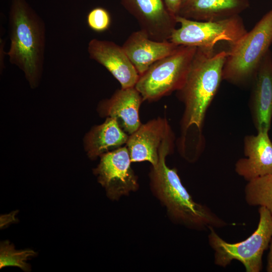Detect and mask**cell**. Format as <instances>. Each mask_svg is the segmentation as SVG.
Instances as JSON below:
<instances>
[{"mask_svg":"<svg viewBox=\"0 0 272 272\" xmlns=\"http://www.w3.org/2000/svg\"><path fill=\"white\" fill-rule=\"evenodd\" d=\"M173 141L172 135L164 142L158 163L152 167L150 178L153 191L176 223L199 231L228 226L209 207L195 202L183 185L176 169L167 166L166 157L172 152Z\"/></svg>","mask_w":272,"mask_h":272,"instance_id":"6da1fadb","label":"cell"},{"mask_svg":"<svg viewBox=\"0 0 272 272\" xmlns=\"http://www.w3.org/2000/svg\"><path fill=\"white\" fill-rule=\"evenodd\" d=\"M228 51L210 52L197 47L185 81L177 91L184 104L181 129L185 134L191 126L200 131L206 113L223 80Z\"/></svg>","mask_w":272,"mask_h":272,"instance_id":"7a4b0ae2","label":"cell"},{"mask_svg":"<svg viewBox=\"0 0 272 272\" xmlns=\"http://www.w3.org/2000/svg\"><path fill=\"white\" fill-rule=\"evenodd\" d=\"M11 63L22 70L32 86L37 84L43 69L45 27L41 18L26 0H12L9 15Z\"/></svg>","mask_w":272,"mask_h":272,"instance_id":"3957f363","label":"cell"},{"mask_svg":"<svg viewBox=\"0 0 272 272\" xmlns=\"http://www.w3.org/2000/svg\"><path fill=\"white\" fill-rule=\"evenodd\" d=\"M272 43V9L249 31L229 46L223 80L238 86L251 84Z\"/></svg>","mask_w":272,"mask_h":272,"instance_id":"277c9868","label":"cell"},{"mask_svg":"<svg viewBox=\"0 0 272 272\" xmlns=\"http://www.w3.org/2000/svg\"><path fill=\"white\" fill-rule=\"evenodd\" d=\"M259 222L255 231L247 239L231 243L223 240L211 228L209 245L214 252V263L226 267L234 260L240 262L246 272H259L262 268V255L272 238V215L264 207L258 209Z\"/></svg>","mask_w":272,"mask_h":272,"instance_id":"5b68a950","label":"cell"},{"mask_svg":"<svg viewBox=\"0 0 272 272\" xmlns=\"http://www.w3.org/2000/svg\"><path fill=\"white\" fill-rule=\"evenodd\" d=\"M196 47L179 45L140 75L134 87L144 101H155L177 91L185 81Z\"/></svg>","mask_w":272,"mask_h":272,"instance_id":"8992f818","label":"cell"},{"mask_svg":"<svg viewBox=\"0 0 272 272\" xmlns=\"http://www.w3.org/2000/svg\"><path fill=\"white\" fill-rule=\"evenodd\" d=\"M180 27L173 31L169 41L177 45L194 46L214 52L216 45L226 42L229 46L247 32L242 18L236 15L216 20L200 21L176 16Z\"/></svg>","mask_w":272,"mask_h":272,"instance_id":"52a82bcc","label":"cell"},{"mask_svg":"<svg viewBox=\"0 0 272 272\" xmlns=\"http://www.w3.org/2000/svg\"><path fill=\"white\" fill-rule=\"evenodd\" d=\"M131 162L126 146L101 156L94 173L110 199H118L138 189V178L130 167Z\"/></svg>","mask_w":272,"mask_h":272,"instance_id":"ba28073f","label":"cell"},{"mask_svg":"<svg viewBox=\"0 0 272 272\" xmlns=\"http://www.w3.org/2000/svg\"><path fill=\"white\" fill-rule=\"evenodd\" d=\"M123 6L137 20L141 30L152 39L170 40L177 24L163 0H121Z\"/></svg>","mask_w":272,"mask_h":272,"instance_id":"9c48e42d","label":"cell"},{"mask_svg":"<svg viewBox=\"0 0 272 272\" xmlns=\"http://www.w3.org/2000/svg\"><path fill=\"white\" fill-rule=\"evenodd\" d=\"M173 132L166 118L158 117L145 123L129 135L126 143L131 162L148 161L156 166L164 142Z\"/></svg>","mask_w":272,"mask_h":272,"instance_id":"30bf717a","label":"cell"},{"mask_svg":"<svg viewBox=\"0 0 272 272\" xmlns=\"http://www.w3.org/2000/svg\"><path fill=\"white\" fill-rule=\"evenodd\" d=\"M251 84L250 107L253 124L257 132L269 131L272 121V53L269 49Z\"/></svg>","mask_w":272,"mask_h":272,"instance_id":"8fae6325","label":"cell"},{"mask_svg":"<svg viewBox=\"0 0 272 272\" xmlns=\"http://www.w3.org/2000/svg\"><path fill=\"white\" fill-rule=\"evenodd\" d=\"M88 52L90 58L105 67L120 83L121 88L134 87L140 75L122 46L94 38L88 44Z\"/></svg>","mask_w":272,"mask_h":272,"instance_id":"7c38bea8","label":"cell"},{"mask_svg":"<svg viewBox=\"0 0 272 272\" xmlns=\"http://www.w3.org/2000/svg\"><path fill=\"white\" fill-rule=\"evenodd\" d=\"M245 158L235 164L237 174L249 181L272 172V142L268 131H258L244 140Z\"/></svg>","mask_w":272,"mask_h":272,"instance_id":"4fadbf2b","label":"cell"},{"mask_svg":"<svg viewBox=\"0 0 272 272\" xmlns=\"http://www.w3.org/2000/svg\"><path fill=\"white\" fill-rule=\"evenodd\" d=\"M144 101L135 87L116 90L109 99L102 101L100 112L115 119L122 130L129 135L135 131L142 123L139 109Z\"/></svg>","mask_w":272,"mask_h":272,"instance_id":"5bb4252c","label":"cell"},{"mask_svg":"<svg viewBox=\"0 0 272 272\" xmlns=\"http://www.w3.org/2000/svg\"><path fill=\"white\" fill-rule=\"evenodd\" d=\"M139 75L158 60L173 53L178 45L171 41H158L143 31L132 32L122 46Z\"/></svg>","mask_w":272,"mask_h":272,"instance_id":"9a60e30c","label":"cell"},{"mask_svg":"<svg viewBox=\"0 0 272 272\" xmlns=\"http://www.w3.org/2000/svg\"><path fill=\"white\" fill-rule=\"evenodd\" d=\"M249 0H183L177 16L195 21H216L239 15Z\"/></svg>","mask_w":272,"mask_h":272,"instance_id":"2e32d148","label":"cell"},{"mask_svg":"<svg viewBox=\"0 0 272 272\" xmlns=\"http://www.w3.org/2000/svg\"><path fill=\"white\" fill-rule=\"evenodd\" d=\"M128 137L115 119L107 117L104 122L95 126L88 134L86 140L88 154L91 158L101 156L111 149L126 144Z\"/></svg>","mask_w":272,"mask_h":272,"instance_id":"e0dca14e","label":"cell"},{"mask_svg":"<svg viewBox=\"0 0 272 272\" xmlns=\"http://www.w3.org/2000/svg\"><path fill=\"white\" fill-rule=\"evenodd\" d=\"M244 197L249 206L263 207L272 215V172L248 181Z\"/></svg>","mask_w":272,"mask_h":272,"instance_id":"ac0fdd59","label":"cell"},{"mask_svg":"<svg viewBox=\"0 0 272 272\" xmlns=\"http://www.w3.org/2000/svg\"><path fill=\"white\" fill-rule=\"evenodd\" d=\"M36 254L32 249L16 250L8 241H3L0 247V267L17 266L25 271H29L30 266L26 261Z\"/></svg>","mask_w":272,"mask_h":272,"instance_id":"d6986e66","label":"cell"},{"mask_svg":"<svg viewBox=\"0 0 272 272\" xmlns=\"http://www.w3.org/2000/svg\"><path fill=\"white\" fill-rule=\"evenodd\" d=\"M88 27L97 33H102L108 30L111 23V18L109 12L101 7L91 10L87 17Z\"/></svg>","mask_w":272,"mask_h":272,"instance_id":"ffe728a7","label":"cell"},{"mask_svg":"<svg viewBox=\"0 0 272 272\" xmlns=\"http://www.w3.org/2000/svg\"><path fill=\"white\" fill-rule=\"evenodd\" d=\"M169 12L177 16L183 0H163Z\"/></svg>","mask_w":272,"mask_h":272,"instance_id":"44dd1931","label":"cell"},{"mask_svg":"<svg viewBox=\"0 0 272 272\" xmlns=\"http://www.w3.org/2000/svg\"><path fill=\"white\" fill-rule=\"evenodd\" d=\"M266 271L272 272V238L269 245V252L267 256Z\"/></svg>","mask_w":272,"mask_h":272,"instance_id":"7402d4cb","label":"cell"}]
</instances>
